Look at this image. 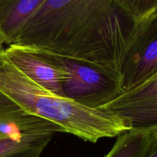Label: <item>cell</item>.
<instances>
[{
    "label": "cell",
    "mask_w": 157,
    "mask_h": 157,
    "mask_svg": "<svg viewBox=\"0 0 157 157\" xmlns=\"http://www.w3.org/2000/svg\"><path fill=\"white\" fill-rule=\"evenodd\" d=\"M157 137V125L133 127L117 136L104 157H147Z\"/></svg>",
    "instance_id": "9c48e42d"
},
{
    "label": "cell",
    "mask_w": 157,
    "mask_h": 157,
    "mask_svg": "<svg viewBox=\"0 0 157 157\" xmlns=\"http://www.w3.org/2000/svg\"><path fill=\"white\" fill-rule=\"evenodd\" d=\"M147 157H157V137L150 147Z\"/></svg>",
    "instance_id": "30bf717a"
},
{
    "label": "cell",
    "mask_w": 157,
    "mask_h": 157,
    "mask_svg": "<svg viewBox=\"0 0 157 157\" xmlns=\"http://www.w3.org/2000/svg\"><path fill=\"white\" fill-rule=\"evenodd\" d=\"M4 52L12 64L25 76L46 90L62 97V84L67 73L39 50L22 46H8Z\"/></svg>",
    "instance_id": "8992f818"
},
{
    "label": "cell",
    "mask_w": 157,
    "mask_h": 157,
    "mask_svg": "<svg viewBox=\"0 0 157 157\" xmlns=\"http://www.w3.org/2000/svg\"><path fill=\"white\" fill-rule=\"evenodd\" d=\"M100 109L122 117L133 127L157 125V81L143 82Z\"/></svg>",
    "instance_id": "52a82bcc"
},
{
    "label": "cell",
    "mask_w": 157,
    "mask_h": 157,
    "mask_svg": "<svg viewBox=\"0 0 157 157\" xmlns=\"http://www.w3.org/2000/svg\"><path fill=\"white\" fill-rule=\"evenodd\" d=\"M44 0H0V43L12 45Z\"/></svg>",
    "instance_id": "ba28073f"
},
{
    "label": "cell",
    "mask_w": 157,
    "mask_h": 157,
    "mask_svg": "<svg viewBox=\"0 0 157 157\" xmlns=\"http://www.w3.org/2000/svg\"><path fill=\"white\" fill-rule=\"evenodd\" d=\"M61 127L29 114L0 93V157H39Z\"/></svg>",
    "instance_id": "277c9868"
},
{
    "label": "cell",
    "mask_w": 157,
    "mask_h": 157,
    "mask_svg": "<svg viewBox=\"0 0 157 157\" xmlns=\"http://www.w3.org/2000/svg\"><path fill=\"white\" fill-rule=\"evenodd\" d=\"M39 51L67 71L61 87L63 98L87 108L100 109L124 93L121 75L113 71Z\"/></svg>",
    "instance_id": "3957f363"
},
{
    "label": "cell",
    "mask_w": 157,
    "mask_h": 157,
    "mask_svg": "<svg viewBox=\"0 0 157 157\" xmlns=\"http://www.w3.org/2000/svg\"><path fill=\"white\" fill-rule=\"evenodd\" d=\"M0 93L29 114L61 127L63 133L97 143L133 128L122 117L101 109H90L41 87L20 71L0 51Z\"/></svg>",
    "instance_id": "7a4b0ae2"
},
{
    "label": "cell",
    "mask_w": 157,
    "mask_h": 157,
    "mask_svg": "<svg viewBox=\"0 0 157 157\" xmlns=\"http://www.w3.org/2000/svg\"><path fill=\"white\" fill-rule=\"evenodd\" d=\"M23 157H36V156H23Z\"/></svg>",
    "instance_id": "7c38bea8"
},
{
    "label": "cell",
    "mask_w": 157,
    "mask_h": 157,
    "mask_svg": "<svg viewBox=\"0 0 157 157\" xmlns=\"http://www.w3.org/2000/svg\"><path fill=\"white\" fill-rule=\"evenodd\" d=\"M2 44H1V43H0V51H2Z\"/></svg>",
    "instance_id": "8fae6325"
},
{
    "label": "cell",
    "mask_w": 157,
    "mask_h": 157,
    "mask_svg": "<svg viewBox=\"0 0 157 157\" xmlns=\"http://www.w3.org/2000/svg\"><path fill=\"white\" fill-rule=\"evenodd\" d=\"M133 35L121 69L127 92L157 71V0H131Z\"/></svg>",
    "instance_id": "5b68a950"
},
{
    "label": "cell",
    "mask_w": 157,
    "mask_h": 157,
    "mask_svg": "<svg viewBox=\"0 0 157 157\" xmlns=\"http://www.w3.org/2000/svg\"><path fill=\"white\" fill-rule=\"evenodd\" d=\"M133 28L130 0H44L13 44L90 63L121 75Z\"/></svg>",
    "instance_id": "6da1fadb"
}]
</instances>
